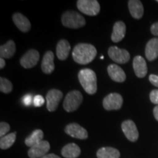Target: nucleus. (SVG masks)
I'll return each mask as SVG.
<instances>
[{
	"mask_svg": "<svg viewBox=\"0 0 158 158\" xmlns=\"http://www.w3.org/2000/svg\"><path fill=\"white\" fill-rule=\"evenodd\" d=\"M146 57L152 62L158 57V38L151 39L147 43L145 48Z\"/></svg>",
	"mask_w": 158,
	"mask_h": 158,
	"instance_id": "nucleus-15",
	"label": "nucleus"
},
{
	"mask_svg": "<svg viewBox=\"0 0 158 158\" xmlns=\"http://www.w3.org/2000/svg\"><path fill=\"white\" fill-rule=\"evenodd\" d=\"M126 34V25L123 21H117L114 23L113 32L111 35V40L114 43H118L122 41Z\"/></svg>",
	"mask_w": 158,
	"mask_h": 158,
	"instance_id": "nucleus-17",
	"label": "nucleus"
},
{
	"mask_svg": "<svg viewBox=\"0 0 158 158\" xmlns=\"http://www.w3.org/2000/svg\"><path fill=\"white\" fill-rule=\"evenodd\" d=\"M157 2H158V0H157Z\"/></svg>",
	"mask_w": 158,
	"mask_h": 158,
	"instance_id": "nucleus-36",
	"label": "nucleus"
},
{
	"mask_svg": "<svg viewBox=\"0 0 158 158\" xmlns=\"http://www.w3.org/2000/svg\"><path fill=\"white\" fill-rule=\"evenodd\" d=\"M50 143L47 141H42L36 145L31 147L28 151V155L30 158H41L46 155L50 150Z\"/></svg>",
	"mask_w": 158,
	"mask_h": 158,
	"instance_id": "nucleus-10",
	"label": "nucleus"
},
{
	"mask_svg": "<svg viewBox=\"0 0 158 158\" xmlns=\"http://www.w3.org/2000/svg\"><path fill=\"white\" fill-rule=\"evenodd\" d=\"M153 113H154V116H155L156 120L158 121V106H155V108H154Z\"/></svg>",
	"mask_w": 158,
	"mask_h": 158,
	"instance_id": "nucleus-34",
	"label": "nucleus"
},
{
	"mask_svg": "<svg viewBox=\"0 0 158 158\" xmlns=\"http://www.w3.org/2000/svg\"><path fill=\"white\" fill-rule=\"evenodd\" d=\"M149 81L151 82V84L155 86L156 87H158V76H156V75H150L149 77Z\"/></svg>",
	"mask_w": 158,
	"mask_h": 158,
	"instance_id": "nucleus-31",
	"label": "nucleus"
},
{
	"mask_svg": "<svg viewBox=\"0 0 158 158\" xmlns=\"http://www.w3.org/2000/svg\"><path fill=\"white\" fill-rule=\"evenodd\" d=\"M61 153L65 158H77L81 155V149L77 144L71 143L64 146Z\"/></svg>",
	"mask_w": 158,
	"mask_h": 158,
	"instance_id": "nucleus-21",
	"label": "nucleus"
},
{
	"mask_svg": "<svg viewBox=\"0 0 158 158\" xmlns=\"http://www.w3.org/2000/svg\"><path fill=\"white\" fill-rule=\"evenodd\" d=\"M128 7L130 14L135 19H140L143 15V6L139 0H130Z\"/></svg>",
	"mask_w": 158,
	"mask_h": 158,
	"instance_id": "nucleus-19",
	"label": "nucleus"
},
{
	"mask_svg": "<svg viewBox=\"0 0 158 158\" xmlns=\"http://www.w3.org/2000/svg\"><path fill=\"white\" fill-rule=\"evenodd\" d=\"M70 45L66 40H59L56 45V56L59 60L64 61L68 58L70 51Z\"/></svg>",
	"mask_w": 158,
	"mask_h": 158,
	"instance_id": "nucleus-20",
	"label": "nucleus"
},
{
	"mask_svg": "<svg viewBox=\"0 0 158 158\" xmlns=\"http://www.w3.org/2000/svg\"><path fill=\"white\" fill-rule=\"evenodd\" d=\"M15 52V44L13 40L7 41L5 44L0 46L1 58L10 59Z\"/></svg>",
	"mask_w": 158,
	"mask_h": 158,
	"instance_id": "nucleus-22",
	"label": "nucleus"
},
{
	"mask_svg": "<svg viewBox=\"0 0 158 158\" xmlns=\"http://www.w3.org/2000/svg\"><path fill=\"white\" fill-rule=\"evenodd\" d=\"M54 54L52 51H47L43 58L41 68L45 74H51L54 70Z\"/></svg>",
	"mask_w": 158,
	"mask_h": 158,
	"instance_id": "nucleus-16",
	"label": "nucleus"
},
{
	"mask_svg": "<svg viewBox=\"0 0 158 158\" xmlns=\"http://www.w3.org/2000/svg\"><path fill=\"white\" fill-rule=\"evenodd\" d=\"M5 66V61L4 60L3 58L0 59V68L3 69Z\"/></svg>",
	"mask_w": 158,
	"mask_h": 158,
	"instance_id": "nucleus-35",
	"label": "nucleus"
},
{
	"mask_svg": "<svg viewBox=\"0 0 158 158\" xmlns=\"http://www.w3.org/2000/svg\"><path fill=\"white\" fill-rule=\"evenodd\" d=\"M149 98L152 103L158 106V89L152 91L149 94Z\"/></svg>",
	"mask_w": 158,
	"mask_h": 158,
	"instance_id": "nucleus-29",
	"label": "nucleus"
},
{
	"mask_svg": "<svg viewBox=\"0 0 158 158\" xmlns=\"http://www.w3.org/2000/svg\"><path fill=\"white\" fill-rule=\"evenodd\" d=\"M65 133L71 137L78 139L84 140L88 138V133L86 130L77 123H70L66 126L64 129Z\"/></svg>",
	"mask_w": 158,
	"mask_h": 158,
	"instance_id": "nucleus-12",
	"label": "nucleus"
},
{
	"mask_svg": "<svg viewBox=\"0 0 158 158\" xmlns=\"http://www.w3.org/2000/svg\"><path fill=\"white\" fill-rule=\"evenodd\" d=\"M133 70L136 76L138 78H143L147 73V65L145 59L141 56H136L133 59Z\"/></svg>",
	"mask_w": 158,
	"mask_h": 158,
	"instance_id": "nucleus-14",
	"label": "nucleus"
},
{
	"mask_svg": "<svg viewBox=\"0 0 158 158\" xmlns=\"http://www.w3.org/2000/svg\"><path fill=\"white\" fill-rule=\"evenodd\" d=\"M33 100H34V98H32L31 94H27L23 97V102L25 106H31V104L33 103Z\"/></svg>",
	"mask_w": 158,
	"mask_h": 158,
	"instance_id": "nucleus-30",
	"label": "nucleus"
},
{
	"mask_svg": "<svg viewBox=\"0 0 158 158\" xmlns=\"http://www.w3.org/2000/svg\"><path fill=\"white\" fill-rule=\"evenodd\" d=\"M151 32L155 36H158V22H156L152 25Z\"/></svg>",
	"mask_w": 158,
	"mask_h": 158,
	"instance_id": "nucleus-32",
	"label": "nucleus"
},
{
	"mask_svg": "<svg viewBox=\"0 0 158 158\" xmlns=\"http://www.w3.org/2000/svg\"><path fill=\"white\" fill-rule=\"evenodd\" d=\"M108 73L110 78L114 81L118 83L124 82L126 79V74L124 71L120 68L118 65L111 64L108 65Z\"/></svg>",
	"mask_w": 158,
	"mask_h": 158,
	"instance_id": "nucleus-13",
	"label": "nucleus"
},
{
	"mask_svg": "<svg viewBox=\"0 0 158 158\" xmlns=\"http://www.w3.org/2000/svg\"><path fill=\"white\" fill-rule=\"evenodd\" d=\"M10 127L9 124H7V122H2L0 123V136L3 137V136L6 135V134L9 132Z\"/></svg>",
	"mask_w": 158,
	"mask_h": 158,
	"instance_id": "nucleus-27",
	"label": "nucleus"
},
{
	"mask_svg": "<svg viewBox=\"0 0 158 158\" xmlns=\"http://www.w3.org/2000/svg\"><path fill=\"white\" fill-rule=\"evenodd\" d=\"M45 102V99L41 95H36L34 98L33 104L35 107H41Z\"/></svg>",
	"mask_w": 158,
	"mask_h": 158,
	"instance_id": "nucleus-28",
	"label": "nucleus"
},
{
	"mask_svg": "<svg viewBox=\"0 0 158 158\" xmlns=\"http://www.w3.org/2000/svg\"><path fill=\"white\" fill-rule=\"evenodd\" d=\"M98 158H119L120 152L113 147H102L97 152Z\"/></svg>",
	"mask_w": 158,
	"mask_h": 158,
	"instance_id": "nucleus-23",
	"label": "nucleus"
},
{
	"mask_svg": "<svg viewBox=\"0 0 158 158\" xmlns=\"http://www.w3.org/2000/svg\"><path fill=\"white\" fill-rule=\"evenodd\" d=\"M122 130L124 135L128 140L132 142H135L138 140V133L137 127L132 120H126L122 123Z\"/></svg>",
	"mask_w": 158,
	"mask_h": 158,
	"instance_id": "nucleus-11",
	"label": "nucleus"
},
{
	"mask_svg": "<svg viewBox=\"0 0 158 158\" xmlns=\"http://www.w3.org/2000/svg\"><path fill=\"white\" fill-rule=\"evenodd\" d=\"M16 137V133H12L7 134L3 137L1 138L0 139V148L2 149H7L10 147L13 146V144L15 143V138Z\"/></svg>",
	"mask_w": 158,
	"mask_h": 158,
	"instance_id": "nucleus-25",
	"label": "nucleus"
},
{
	"mask_svg": "<svg viewBox=\"0 0 158 158\" xmlns=\"http://www.w3.org/2000/svg\"><path fill=\"white\" fill-rule=\"evenodd\" d=\"M77 7L85 15L94 16L100 13V6L97 0H78Z\"/></svg>",
	"mask_w": 158,
	"mask_h": 158,
	"instance_id": "nucleus-5",
	"label": "nucleus"
},
{
	"mask_svg": "<svg viewBox=\"0 0 158 158\" xmlns=\"http://www.w3.org/2000/svg\"><path fill=\"white\" fill-rule=\"evenodd\" d=\"M41 158H61V157H59L58 155H54V154H48V155L43 156V157Z\"/></svg>",
	"mask_w": 158,
	"mask_h": 158,
	"instance_id": "nucleus-33",
	"label": "nucleus"
},
{
	"mask_svg": "<svg viewBox=\"0 0 158 158\" xmlns=\"http://www.w3.org/2000/svg\"><path fill=\"white\" fill-rule=\"evenodd\" d=\"M83 101V95L79 91H71L65 97L63 107L68 112H73L77 110Z\"/></svg>",
	"mask_w": 158,
	"mask_h": 158,
	"instance_id": "nucleus-4",
	"label": "nucleus"
},
{
	"mask_svg": "<svg viewBox=\"0 0 158 158\" xmlns=\"http://www.w3.org/2000/svg\"><path fill=\"white\" fill-rule=\"evenodd\" d=\"M72 56L73 60L80 64H87L97 56V49L88 43H79L74 47Z\"/></svg>",
	"mask_w": 158,
	"mask_h": 158,
	"instance_id": "nucleus-1",
	"label": "nucleus"
},
{
	"mask_svg": "<svg viewBox=\"0 0 158 158\" xmlns=\"http://www.w3.org/2000/svg\"><path fill=\"white\" fill-rule=\"evenodd\" d=\"M13 90V84L8 79L0 78V91L3 93L8 94Z\"/></svg>",
	"mask_w": 158,
	"mask_h": 158,
	"instance_id": "nucleus-26",
	"label": "nucleus"
},
{
	"mask_svg": "<svg viewBox=\"0 0 158 158\" xmlns=\"http://www.w3.org/2000/svg\"><path fill=\"white\" fill-rule=\"evenodd\" d=\"M108 54L110 58L118 64H125L130 59V55L127 50L118 48L116 46H110Z\"/></svg>",
	"mask_w": 158,
	"mask_h": 158,
	"instance_id": "nucleus-7",
	"label": "nucleus"
},
{
	"mask_svg": "<svg viewBox=\"0 0 158 158\" xmlns=\"http://www.w3.org/2000/svg\"><path fill=\"white\" fill-rule=\"evenodd\" d=\"M13 23L23 32H27L31 28V23L29 19L21 13H15L13 16Z\"/></svg>",
	"mask_w": 158,
	"mask_h": 158,
	"instance_id": "nucleus-18",
	"label": "nucleus"
},
{
	"mask_svg": "<svg viewBox=\"0 0 158 158\" xmlns=\"http://www.w3.org/2000/svg\"><path fill=\"white\" fill-rule=\"evenodd\" d=\"M43 136H44V134H43L42 130L39 129L35 130L31 133V135H29L26 138L25 144L27 147H29L30 148L32 147L33 146L36 145L37 143L43 141Z\"/></svg>",
	"mask_w": 158,
	"mask_h": 158,
	"instance_id": "nucleus-24",
	"label": "nucleus"
},
{
	"mask_svg": "<svg viewBox=\"0 0 158 158\" xmlns=\"http://www.w3.org/2000/svg\"><path fill=\"white\" fill-rule=\"evenodd\" d=\"M62 23L64 27L70 29L81 28L86 24V21L84 16L76 11H67L63 13L62 16Z\"/></svg>",
	"mask_w": 158,
	"mask_h": 158,
	"instance_id": "nucleus-3",
	"label": "nucleus"
},
{
	"mask_svg": "<svg viewBox=\"0 0 158 158\" xmlns=\"http://www.w3.org/2000/svg\"><path fill=\"white\" fill-rule=\"evenodd\" d=\"M40 59V54L37 50H29L20 59L21 66L25 69H30L37 64Z\"/></svg>",
	"mask_w": 158,
	"mask_h": 158,
	"instance_id": "nucleus-9",
	"label": "nucleus"
},
{
	"mask_svg": "<svg viewBox=\"0 0 158 158\" xmlns=\"http://www.w3.org/2000/svg\"><path fill=\"white\" fill-rule=\"evenodd\" d=\"M78 79L85 92L89 94H94L98 89L97 76L91 69H82L78 73Z\"/></svg>",
	"mask_w": 158,
	"mask_h": 158,
	"instance_id": "nucleus-2",
	"label": "nucleus"
},
{
	"mask_svg": "<svg viewBox=\"0 0 158 158\" xmlns=\"http://www.w3.org/2000/svg\"><path fill=\"white\" fill-rule=\"evenodd\" d=\"M62 92L58 89H51L46 94V106L49 111H54L58 108L59 103L62 100Z\"/></svg>",
	"mask_w": 158,
	"mask_h": 158,
	"instance_id": "nucleus-8",
	"label": "nucleus"
},
{
	"mask_svg": "<svg viewBox=\"0 0 158 158\" xmlns=\"http://www.w3.org/2000/svg\"><path fill=\"white\" fill-rule=\"evenodd\" d=\"M123 98L121 94L118 93H110L103 99L102 106L107 110H118L122 108Z\"/></svg>",
	"mask_w": 158,
	"mask_h": 158,
	"instance_id": "nucleus-6",
	"label": "nucleus"
}]
</instances>
